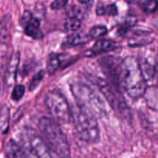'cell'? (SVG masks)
Masks as SVG:
<instances>
[{
  "label": "cell",
  "instance_id": "6da1fadb",
  "mask_svg": "<svg viewBox=\"0 0 158 158\" xmlns=\"http://www.w3.org/2000/svg\"><path fill=\"white\" fill-rule=\"evenodd\" d=\"M147 80L142 73L140 63L134 56H127L121 61L120 83L129 97L139 99L147 88Z\"/></svg>",
  "mask_w": 158,
  "mask_h": 158
},
{
  "label": "cell",
  "instance_id": "7a4b0ae2",
  "mask_svg": "<svg viewBox=\"0 0 158 158\" xmlns=\"http://www.w3.org/2000/svg\"><path fill=\"white\" fill-rule=\"evenodd\" d=\"M71 120L79 138L89 144L97 143L100 132L97 117L91 111L80 104L71 108Z\"/></svg>",
  "mask_w": 158,
  "mask_h": 158
},
{
  "label": "cell",
  "instance_id": "3957f363",
  "mask_svg": "<svg viewBox=\"0 0 158 158\" xmlns=\"http://www.w3.org/2000/svg\"><path fill=\"white\" fill-rule=\"evenodd\" d=\"M38 127L51 152L60 157H70L69 143L56 121L49 117H43L39 120Z\"/></svg>",
  "mask_w": 158,
  "mask_h": 158
},
{
  "label": "cell",
  "instance_id": "277c9868",
  "mask_svg": "<svg viewBox=\"0 0 158 158\" xmlns=\"http://www.w3.org/2000/svg\"><path fill=\"white\" fill-rule=\"evenodd\" d=\"M70 89L78 104L89 110L96 117L107 115L106 106L103 99L86 83L75 82L70 85Z\"/></svg>",
  "mask_w": 158,
  "mask_h": 158
},
{
  "label": "cell",
  "instance_id": "5b68a950",
  "mask_svg": "<svg viewBox=\"0 0 158 158\" xmlns=\"http://www.w3.org/2000/svg\"><path fill=\"white\" fill-rule=\"evenodd\" d=\"M46 107L59 124H66L71 120V108L66 97L58 89H51L45 98Z\"/></svg>",
  "mask_w": 158,
  "mask_h": 158
},
{
  "label": "cell",
  "instance_id": "8992f818",
  "mask_svg": "<svg viewBox=\"0 0 158 158\" xmlns=\"http://www.w3.org/2000/svg\"><path fill=\"white\" fill-rule=\"evenodd\" d=\"M21 146L26 157H51L52 152L38 133L32 127L25 128L22 133Z\"/></svg>",
  "mask_w": 158,
  "mask_h": 158
},
{
  "label": "cell",
  "instance_id": "52a82bcc",
  "mask_svg": "<svg viewBox=\"0 0 158 158\" xmlns=\"http://www.w3.org/2000/svg\"><path fill=\"white\" fill-rule=\"evenodd\" d=\"M97 84L101 94L104 96L108 103L114 110H118L122 114H123V112H127V106L123 99L120 97V96L117 95L115 89L111 87L107 82L101 79H98Z\"/></svg>",
  "mask_w": 158,
  "mask_h": 158
},
{
  "label": "cell",
  "instance_id": "ba28073f",
  "mask_svg": "<svg viewBox=\"0 0 158 158\" xmlns=\"http://www.w3.org/2000/svg\"><path fill=\"white\" fill-rule=\"evenodd\" d=\"M100 67L111 83L116 86H120V69L121 61L114 56H106L99 60Z\"/></svg>",
  "mask_w": 158,
  "mask_h": 158
},
{
  "label": "cell",
  "instance_id": "9c48e42d",
  "mask_svg": "<svg viewBox=\"0 0 158 158\" xmlns=\"http://www.w3.org/2000/svg\"><path fill=\"white\" fill-rule=\"evenodd\" d=\"M20 23L28 36L34 40H41L43 37V33L40 29V20L33 16L29 10H26L23 12Z\"/></svg>",
  "mask_w": 158,
  "mask_h": 158
},
{
  "label": "cell",
  "instance_id": "30bf717a",
  "mask_svg": "<svg viewBox=\"0 0 158 158\" xmlns=\"http://www.w3.org/2000/svg\"><path fill=\"white\" fill-rule=\"evenodd\" d=\"M12 22V15L9 14L5 15L0 21V66L1 67L3 64H5L6 55H7Z\"/></svg>",
  "mask_w": 158,
  "mask_h": 158
},
{
  "label": "cell",
  "instance_id": "8fae6325",
  "mask_svg": "<svg viewBox=\"0 0 158 158\" xmlns=\"http://www.w3.org/2000/svg\"><path fill=\"white\" fill-rule=\"evenodd\" d=\"M20 63V54L19 52H15L11 55L6 66L4 76L5 84L7 87L13 86L16 80L17 72Z\"/></svg>",
  "mask_w": 158,
  "mask_h": 158
},
{
  "label": "cell",
  "instance_id": "7c38bea8",
  "mask_svg": "<svg viewBox=\"0 0 158 158\" xmlns=\"http://www.w3.org/2000/svg\"><path fill=\"white\" fill-rule=\"evenodd\" d=\"M117 47H118V44L115 41L112 40L103 39V40H98L94 43L92 49H90V52L94 55H97V54L110 52L117 49Z\"/></svg>",
  "mask_w": 158,
  "mask_h": 158
},
{
  "label": "cell",
  "instance_id": "4fadbf2b",
  "mask_svg": "<svg viewBox=\"0 0 158 158\" xmlns=\"http://www.w3.org/2000/svg\"><path fill=\"white\" fill-rule=\"evenodd\" d=\"M67 57L68 55L65 53H51L46 62V70L48 73L52 75L58 70Z\"/></svg>",
  "mask_w": 158,
  "mask_h": 158
},
{
  "label": "cell",
  "instance_id": "5bb4252c",
  "mask_svg": "<svg viewBox=\"0 0 158 158\" xmlns=\"http://www.w3.org/2000/svg\"><path fill=\"white\" fill-rule=\"evenodd\" d=\"M92 40L89 34L84 32H76L68 35L64 40L63 46H77L80 45L86 44Z\"/></svg>",
  "mask_w": 158,
  "mask_h": 158
},
{
  "label": "cell",
  "instance_id": "9a60e30c",
  "mask_svg": "<svg viewBox=\"0 0 158 158\" xmlns=\"http://www.w3.org/2000/svg\"><path fill=\"white\" fill-rule=\"evenodd\" d=\"M5 155L6 157L9 158H16V157H26V154L24 152V150L22 148L21 144H19L18 143L14 140L11 139L5 147Z\"/></svg>",
  "mask_w": 158,
  "mask_h": 158
},
{
  "label": "cell",
  "instance_id": "2e32d148",
  "mask_svg": "<svg viewBox=\"0 0 158 158\" xmlns=\"http://www.w3.org/2000/svg\"><path fill=\"white\" fill-rule=\"evenodd\" d=\"M143 97L146 101L147 105L154 111L157 110V87L156 85L152 86H147Z\"/></svg>",
  "mask_w": 158,
  "mask_h": 158
},
{
  "label": "cell",
  "instance_id": "e0dca14e",
  "mask_svg": "<svg viewBox=\"0 0 158 158\" xmlns=\"http://www.w3.org/2000/svg\"><path fill=\"white\" fill-rule=\"evenodd\" d=\"M96 13L100 16H115L118 14V9L115 3L112 4H100L96 9Z\"/></svg>",
  "mask_w": 158,
  "mask_h": 158
},
{
  "label": "cell",
  "instance_id": "ac0fdd59",
  "mask_svg": "<svg viewBox=\"0 0 158 158\" xmlns=\"http://www.w3.org/2000/svg\"><path fill=\"white\" fill-rule=\"evenodd\" d=\"M88 8L86 6H80L74 5V6H70L66 11V14L69 17H74L80 20H83L87 16Z\"/></svg>",
  "mask_w": 158,
  "mask_h": 158
},
{
  "label": "cell",
  "instance_id": "d6986e66",
  "mask_svg": "<svg viewBox=\"0 0 158 158\" xmlns=\"http://www.w3.org/2000/svg\"><path fill=\"white\" fill-rule=\"evenodd\" d=\"M10 110L7 106H4L0 111V131L6 134L9 131Z\"/></svg>",
  "mask_w": 158,
  "mask_h": 158
},
{
  "label": "cell",
  "instance_id": "ffe728a7",
  "mask_svg": "<svg viewBox=\"0 0 158 158\" xmlns=\"http://www.w3.org/2000/svg\"><path fill=\"white\" fill-rule=\"evenodd\" d=\"M140 68H141L142 73H143L146 80L153 78L154 75H155L156 66L155 65H153L152 63L148 62V60H145L142 66L140 65Z\"/></svg>",
  "mask_w": 158,
  "mask_h": 158
},
{
  "label": "cell",
  "instance_id": "44dd1931",
  "mask_svg": "<svg viewBox=\"0 0 158 158\" xmlns=\"http://www.w3.org/2000/svg\"><path fill=\"white\" fill-rule=\"evenodd\" d=\"M138 3L145 12H155L157 7V0H140Z\"/></svg>",
  "mask_w": 158,
  "mask_h": 158
},
{
  "label": "cell",
  "instance_id": "7402d4cb",
  "mask_svg": "<svg viewBox=\"0 0 158 158\" xmlns=\"http://www.w3.org/2000/svg\"><path fill=\"white\" fill-rule=\"evenodd\" d=\"M64 27L66 30L75 32L81 27V20L74 18V17L68 16V18L65 21Z\"/></svg>",
  "mask_w": 158,
  "mask_h": 158
},
{
  "label": "cell",
  "instance_id": "603a6c76",
  "mask_svg": "<svg viewBox=\"0 0 158 158\" xmlns=\"http://www.w3.org/2000/svg\"><path fill=\"white\" fill-rule=\"evenodd\" d=\"M45 75H46V73L43 70H40L32 78V80H30V83L29 85V89L30 91H33L37 86L40 85V83H41L42 80L44 78Z\"/></svg>",
  "mask_w": 158,
  "mask_h": 158
},
{
  "label": "cell",
  "instance_id": "cb8c5ba5",
  "mask_svg": "<svg viewBox=\"0 0 158 158\" xmlns=\"http://www.w3.org/2000/svg\"><path fill=\"white\" fill-rule=\"evenodd\" d=\"M107 32V29L104 26H97L93 27L89 30V35L91 37V39H97L99 37H101L104 35Z\"/></svg>",
  "mask_w": 158,
  "mask_h": 158
},
{
  "label": "cell",
  "instance_id": "d4e9b609",
  "mask_svg": "<svg viewBox=\"0 0 158 158\" xmlns=\"http://www.w3.org/2000/svg\"><path fill=\"white\" fill-rule=\"evenodd\" d=\"M25 94V86L22 84H19L15 86L12 92L11 98L14 101H19L23 98Z\"/></svg>",
  "mask_w": 158,
  "mask_h": 158
},
{
  "label": "cell",
  "instance_id": "484cf974",
  "mask_svg": "<svg viewBox=\"0 0 158 158\" xmlns=\"http://www.w3.org/2000/svg\"><path fill=\"white\" fill-rule=\"evenodd\" d=\"M68 1L69 0H54L50 5L51 9L53 10H59V9H63L66 6Z\"/></svg>",
  "mask_w": 158,
  "mask_h": 158
},
{
  "label": "cell",
  "instance_id": "4316f807",
  "mask_svg": "<svg viewBox=\"0 0 158 158\" xmlns=\"http://www.w3.org/2000/svg\"><path fill=\"white\" fill-rule=\"evenodd\" d=\"M78 1L79 2L83 4V6H85L86 8H88V9L92 7V6L94 5V0H78Z\"/></svg>",
  "mask_w": 158,
  "mask_h": 158
},
{
  "label": "cell",
  "instance_id": "83f0119b",
  "mask_svg": "<svg viewBox=\"0 0 158 158\" xmlns=\"http://www.w3.org/2000/svg\"><path fill=\"white\" fill-rule=\"evenodd\" d=\"M127 2H128L129 3H134V2H138L140 0H126Z\"/></svg>",
  "mask_w": 158,
  "mask_h": 158
}]
</instances>
